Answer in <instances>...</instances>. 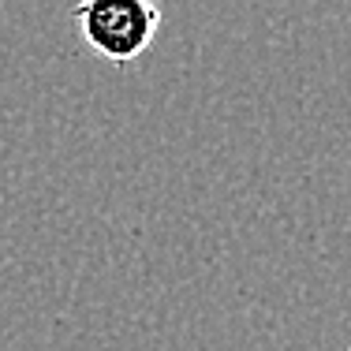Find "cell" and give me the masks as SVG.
Returning a JSON list of instances; mask_svg holds the SVG:
<instances>
[{"label": "cell", "mask_w": 351, "mask_h": 351, "mask_svg": "<svg viewBox=\"0 0 351 351\" xmlns=\"http://www.w3.org/2000/svg\"><path fill=\"white\" fill-rule=\"evenodd\" d=\"M79 34L116 68H128L149 53L161 30V4L157 0H79L75 4Z\"/></svg>", "instance_id": "obj_1"}, {"label": "cell", "mask_w": 351, "mask_h": 351, "mask_svg": "<svg viewBox=\"0 0 351 351\" xmlns=\"http://www.w3.org/2000/svg\"><path fill=\"white\" fill-rule=\"evenodd\" d=\"M348 351H351V348H348Z\"/></svg>", "instance_id": "obj_2"}]
</instances>
